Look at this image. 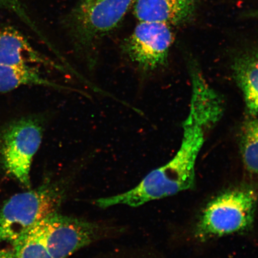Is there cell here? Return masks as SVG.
I'll list each match as a JSON object with an SVG mask.
<instances>
[{"label": "cell", "instance_id": "obj_4", "mask_svg": "<svg viewBox=\"0 0 258 258\" xmlns=\"http://www.w3.org/2000/svg\"><path fill=\"white\" fill-rule=\"evenodd\" d=\"M63 197L62 189L48 183L12 196L0 209V243H14L47 216L56 212Z\"/></svg>", "mask_w": 258, "mask_h": 258}, {"label": "cell", "instance_id": "obj_2", "mask_svg": "<svg viewBox=\"0 0 258 258\" xmlns=\"http://www.w3.org/2000/svg\"><path fill=\"white\" fill-rule=\"evenodd\" d=\"M135 0H79L66 19L74 46L95 64L92 50L97 41L117 28Z\"/></svg>", "mask_w": 258, "mask_h": 258}, {"label": "cell", "instance_id": "obj_12", "mask_svg": "<svg viewBox=\"0 0 258 258\" xmlns=\"http://www.w3.org/2000/svg\"><path fill=\"white\" fill-rule=\"evenodd\" d=\"M12 244L14 258H53L44 243L39 222L25 232Z\"/></svg>", "mask_w": 258, "mask_h": 258}, {"label": "cell", "instance_id": "obj_10", "mask_svg": "<svg viewBox=\"0 0 258 258\" xmlns=\"http://www.w3.org/2000/svg\"><path fill=\"white\" fill-rule=\"evenodd\" d=\"M50 64L20 31L9 25H0V66Z\"/></svg>", "mask_w": 258, "mask_h": 258}, {"label": "cell", "instance_id": "obj_11", "mask_svg": "<svg viewBox=\"0 0 258 258\" xmlns=\"http://www.w3.org/2000/svg\"><path fill=\"white\" fill-rule=\"evenodd\" d=\"M30 85L73 90V89L59 85L44 78L31 64L0 66V93L11 92L19 87Z\"/></svg>", "mask_w": 258, "mask_h": 258}, {"label": "cell", "instance_id": "obj_7", "mask_svg": "<svg viewBox=\"0 0 258 258\" xmlns=\"http://www.w3.org/2000/svg\"><path fill=\"white\" fill-rule=\"evenodd\" d=\"M45 244L53 258H67L96 239L99 228L82 219L57 212L39 222Z\"/></svg>", "mask_w": 258, "mask_h": 258}, {"label": "cell", "instance_id": "obj_6", "mask_svg": "<svg viewBox=\"0 0 258 258\" xmlns=\"http://www.w3.org/2000/svg\"><path fill=\"white\" fill-rule=\"evenodd\" d=\"M174 38L172 26L139 22L125 40L122 50L139 69L151 72L166 64Z\"/></svg>", "mask_w": 258, "mask_h": 258}, {"label": "cell", "instance_id": "obj_9", "mask_svg": "<svg viewBox=\"0 0 258 258\" xmlns=\"http://www.w3.org/2000/svg\"><path fill=\"white\" fill-rule=\"evenodd\" d=\"M234 79L244 96L247 111L258 117V47L245 50L234 58Z\"/></svg>", "mask_w": 258, "mask_h": 258}, {"label": "cell", "instance_id": "obj_13", "mask_svg": "<svg viewBox=\"0 0 258 258\" xmlns=\"http://www.w3.org/2000/svg\"><path fill=\"white\" fill-rule=\"evenodd\" d=\"M239 144L245 169L251 175H258V117L245 122Z\"/></svg>", "mask_w": 258, "mask_h": 258}, {"label": "cell", "instance_id": "obj_8", "mask_svg": "<svg viewBox=\"0 0 258 258\" xmlns=\"http://www.w3.org/2000/svg\"><path fill=\"white\" fill-rule=\"evenodd\" d=\"M134 14L139 22L170 26L186 24L195 17L196 0H135Z\"/></svg>", "mask_w": 258, "mask_h": 258}, {"label": "cell", "instance_id": "obj_16", "mask_svg": "<svg viewBox=\"0 0 258 258\" xmlns=\"http://www.w3.org/2000/svg\"><path fill=\"white\" fill-rule=\"evenodd\" d=\"M245 16L247 18H258V10L247 12L245 14Z\"/></svg>", "mask_w": 258, "mask_h": 258}, {"label": "cell", "instance_id": "obj_5", "mask_svg": "<svg viewBox=\"0 0 258 258\" xmlns=\"http://www.w3.org/2000/svg\"><path fill=\"white\" fill-rule=\"evenodd\" d=\"M43 128L36 119L13 122L0 135V158L9 175L25 186H30L33 158L43 140Z\"/></svg>", "mask_w": 258, "mask_h": 258}, {"label": "cell", "instance_id": "obj_15", "mask_svg": "<svg viewBox=\"0 0 258 258\" xmlns=\"http://www.w3.org/2000/svg\"><path fill=\"white\" fill-rule=\"evenodd\" d=\"M0 258H14V253H13V250H0Z\"/></svg>", "mask_w": 258, "mask_h": 258}, {"label": "cell", "instance_id": "obj_14", "mask_svg": "<svg viewBox=\"0 0 258 258\" xmlns=\"http://www.w3.org/2000/svg\"><path fill=\"white\" fill-rule=\"evenodd\" d=\"M0 8L14 13L24 23L40 35L39 31H38L34 22L29 17L27 10L22 0H0Z\"/></svg>", "mask_w": 258, "mask_h": 258}, {"label": "cell", "instance_id": "obj_3", "mask_svg": "<svg viewBox=\"0 0 258 258\" xmlns=\"http://www.w3.org/2000/svg\"><path fill=\"white\" fill-rule=\"evenodd\" d=\"M257 205L253 189L241 187L221 194L210 202L197 224L201 240L243 233L252 227Z\"/></svg>", "mask_w": 258, "mask_h": 258}, {"label": "cell", "instance_id": "obj_1", "mask_svg": "<svg viewBox=\"0 0 258 258\" xmlns=\"http://www.w3.org/2000/svg\"><path fill=\"white\" fill-rule=\"evenodd\" d=\"M223 111L224 106L217 97L201 90L193 92L188 117L183 123L181 144L175 156L151 172L134 189L97 200L96 205L101 208L117 205L138 207L191 189L195 183L196 160L204 144L206 133L220 120Z\"/></svg>", "mask_w": 258, "mask_h": 258}]
</instances>
